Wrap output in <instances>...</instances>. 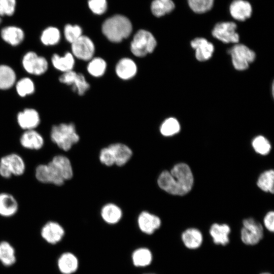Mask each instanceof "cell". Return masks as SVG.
Listing matches in <instances>:
<instances>
[{"instance_id": "6da1fadb", "label": "cell", "mask_w": 274, "mask_h": 274, "mask_svg": "<svg viewBox=\"0 0 274 274\" xmlns=\"http://www.w3.org/2000/svg\"><path fill=\"white\" fill-rule=\"evenodd\" d=\"M193 176L189 166L184 163L176 164L170 171L164 170L157 179L158 186L167 193L184 195L192 189Z\"/></svg>"}, {"instance_id": "7a4b0ae2", "label": "cell", "mask_w": 274, "mask_h": 274, "mask_svg": "<svg viewBox=\"0 0 274 274\" xmlns=\"http://www.w3.org/2000/svg\"><path fill=\"white\" fill-rule=\"evenodd\" d=\"M132 25L126 17L116 15L106 19L102 25L104 35L110 41L115 43L121 42L131 33Z\"/></svg>"}, {"instance_id": "3957f363", "label": "cell", "mask_w": 274, "mask_h": 274, "mask_svg": "<svg viewBox=\"0 0 274 274\" xmlns=\"http://www.w3.org/2000/svg\"><path fill=\"white\" fill-rule=\"evenodd\" d=\"M50 139L59 149L67 151L79 142V136L73 123H61L52 126Z\"/></svg>"}, {"instance_id": "277c9868", "label": "cell", "mask_w": 274, "mask_h": 274, "mask_svg": "<svg viewBox=\"0 0 274 274\" xmlns=\"http://www.w3.org/2000/svg\"><path fill=\"white\" fill-rule=\"evenodd\" d=\"M25 169V161L18 154L10 153L0 159V176L3 178L10 179L13 176H22Z\"/></svg>"}, {"instance_id": "5b68a950", "label": "cell", "mask_w": 274, "mask_h": 274, "mask_svg": "<svg viewBox=\"0 0 274 274\" xmlns=\"http://www.w3.org/2000/svg\"><path fill=\"white\" fill-rule=\"evenodd\" d=\"M156 44V41L151 32L141 29L135 34L131 43L130 49L135 56L143 57L152 52Z\"/></svg>"}, {"instance_id": "8992f818", "label": "cell", "mask_w": 274, "mask_h": 274, "mask_svg": "<svg viewBox=\"0 0 274 274\" xmlns=\"http://www.w3.org/2000/svg\"><path fill=\"white\" fill-rule=\"evenodd\" d=\"M232 64L238 71H244L249 67L256 57L255 53L244 44H236L228 50Z\"/></svg>"}, {"instance_id": "52a82bcc", "label": "cell", "mask_w": 274, "mask_h": 274, "mask_svg": "<svg viewBox=\"0 0 274 274\" xmlns=\"http://www.w3.org/2000/svg\"><path fill=\"white\" fill-rule=\"evenodd\" d=\"M263 228L262 225L252 218L243 220L241 231L242 242L249 246L258 244L263 237Z\"/></svg>"}, {"instance_id": "ba28073f", "label": "cell", "mask_w": 274, "mask_h": 274, "mask_svg": "<svg viewBox=\"0 0 274 274\" xmlns=\"http://www.w3.org/2000/svg\"><path fill=\"white\" fill-rule=\"evenodd\" d=\"M35 177L40 183L60 186L65 181L55 167L49 162L39 164L35 169Z\"/></svg>"}, {"instance_id": "9c48e42d", "label": "cell", "mask_w": 274, "mask_h": 274, "mask_svg": "<svg viewBox=\"0 0 274 274\" xmlns=\"http://www.w3.org/2000/svg\"><path fill=\"white\" fill-rule=\"evenodd\" d=\"M236 24L233 22L217 23L212 32L213 36L224 43H237L239 37L236 31Z\"/></svg>"}, {"instance_id": "30bf717a", "label": "cell", "mask_w": 274, "mask_h": 274, "mask_svg": "<svg viewBox=\"0 0 274 274\" xmlns=\"http://www.w3.org/2000/svg\"><path fill=\"white\" fill-rule=\"evenodd\" d=\"M22 64L27 72L35 75L43 74L48 67L47 60L32 51L27 52L23 56Z\"/></svg>"}, {"instance_id": "8fae6325", "label": "cell", "mask_w": 274, "mask_h": 274, "mask_svg": "<svg viewBox=\"0 0 274 274\" xmlns=\"http://www.w3.org/2000/svg\"><path fill=\"white\" fill-rule=\"evenodd\" d=\"M60 82L72 85V89L80 95H83L89 88V84L86 81L84 76L73 71L64 73L59 78Z\"/></svg>"}, {"instance_id": "7c38bea8", "label": "cell", "mask_w": 274, "mask_h": 274, "mask_svg": "<svg viewBox=\"0 0 274 274\" xmlns=\"http://www.w3.org/2000/svg\"><path fill=\"white\" fill-rule=\"evenodd\" d=\"M73 54L78 58L84 60L90 59L94 53V46L92 41L87 37L81 36L72 43Z\"/></svg>"}, {"instance_id": "4fadbf2b", "label": "cell", "mask_w": 274, "mask_h": 274, "mask_svg": "<svg viewBox=\"0 0 274 274\" xmlns=\"http://www.w3.org/2000/svg\"><path fill=\"white\" fill-rule=\"evenodd\" d=\"M65 232L63 227L58 222L50 221L42 227L41 234L42 238L50 244H56L62 239Z\"/></svg>"}, {"instance_id": "5bb4252c", "label": "cell", "mask_w": 274, "mask_h": 274, "mask_svg": "<svg viewBox=\"0 0 274 274\" xmlns=\"http://www.w3.org/2000/svg\"><path fill=\"white\" fill-rule=\"evenodd\" d=\"M19 142L23 148L30 150H39L44 145L43 136L35 129L25 130L21 134Z\"/></svg>"}, {"instance_id": "9a60e30c", "label": "cell", "mask_w": 274, "mask_h": 274, "mask_svg": "<svg viewBox=\"0 0 274 274\" xmlns=\"http://www.w3.org/2000/svg\"><path fill=\"white\" fill-rule=\"evenodd\" d=\"M191 46L195 50V57L199 61L209 59L214 51L213 44L203 38H196L191 42Z\"/></svg>"}, {"instance_id": "2e32d148", "label": "cell", "mask_w": 274, "mask_h": 274, "mask_svg": "<svg viewBox=\"0 0 274 274\" xmlns=\"http://www.w3.org/2000/svg\"><path fill=\"white\" fill-rule=\"evenodd\" d=\"M140 229L144 233L151 234L161 226V220L157 216L148 212L143 211L140 213L138 219Z\"/></svg>"}, {"instance_id": "e0dca14e", "label": "cell", "mask_w": 274, "mask_h": 274, "mask_svg": "<svg viewBox=\"0 0 274 274\" xmlns=\"http://www.w3.org/2000/svg\"><path fill=\"white\" fill-rule=\"evenodd\" d=\"M17 120L19 126L25 130L35 129L40 123L39 114L33 109H26L19 112Z\"/></svg>"}, {"instance_id": "ac0fdd59", "label": "cell", "mask_w": 274, "mask_h": 274, "mask_svg": "<svg viewBox=\"0 0 274 274\" xmlns=\"http://www.w3.org/2000/svg\"><path fill=\"white\" fill-rule=\"evenodd\" d=\"M19 209V204L16 198L7 192L0 193V216L11 217L14 216Z\"/></svg>"}, {"instance_id": "d6986e66", "label": "cell", "mask_w": 274, "mask_h": 274, "mask_svg": "<svg viewBox=\"0 0 274 274\" xmlns=\"http://www.w3.org/2000/svg\"><path fill=\"white\" fill-rule=\"evenodd\" d=\"M229 11L234 19L243 21L251 17L252 8L251 4L246 1L234 0L230 5Z\"/></svg>"}, {"instance_id": "ffe728a7", "label": "cell", "mask_w": 274, "mask_h": 274, "mask_svg": "<svg viewBox=\"0 0 274 274\" xmlns=\"http://www.w3.org/2000/svg\"><path fill=\"white\" fill-rule=\"evenodd\" d=\"M230 231L227 224L214 223L211 226L209 233L214 244L226 246L229 243Z\"/></svg>"}, {"instance_id": "44dd1931", "label": "cell", "mask_w": 274, "mask_h": 274, "mask_svg": "<svg viewBox=\"0 0 274 274\" xmlns=\"http://www.w3.org/2000/svg\"><path fill=\"white\" fill-rule=\"evenodd\" d=\"M108 147L111 151L115 164L119 166L125 164L132 156L131 150L125 144L115 143Z\"/></svg>"}, {"instance_id": "7402d4cb", "label": "cell", "mask_w": 274, "mask_h": 274, "mask_svg": "<svg viewBox=\"0 0 274 274\" xmlns=\"http://www.w3.org/2000/svg\"><path fill=\"white\" fill-rule=\"evenodd\" d=\"M181 239L184 245L187 248L195 250L201 246L203 242V235L198 229L189 228L182 233Z\"/></svg>"}, {"instance_id": "603a6c76", "label": "cell", "mask_w": 274, "mask_h": 274, "mask_svg": "<svg viewBox=\"0 0 274 274\" xmlns=\"http://www.w3.org/2000/svg\"><path fill=\"white\" fill-rule=\"evenodd\" d=\"M50 163L58 170L65 181L71 179L73 176V170L70 159L63 155L54 156Z\"/></svg>"}, {"instance_id": "cb8c5ba5", "label": "cell", "mask_w": 274, "mask_h": 274, "mask_svg": "<svg viewBox=\"0 0 274 274\" xmlns=\"http://www.w3.org/2000/svg\"><path fill=\"white\" fill-rule=\"evenodd\" d=\"M79 265L77 257L71 252L62 253L57 261V266L62 274H72L78 269Z\"/></svg>"}, {"instance_id": "d4e9b609", "label": "cell", "mask_w": 274, "mask_h": 274, "mask_svg": "<svg viewBox=\"0 0 274 274\" xmlns=\"http://www.w3.org/2000/svg\"><path fill=\"white\" fill-rule=\"evenodd\" d=\"M1 37L6 42L12 46H17L23 41L24 33L21 28L9 26L2 29Z\"/></svg>"}, {"instance_id": "484cf974", "label": "cell", "mask_w": 274, "mask_h": 274, "mask_svg": "<svg viewBox=\"0 0 274 274\" xmlns=\"http://www.w3.org/2000/svg\"><path fill=\"white\" fill-rule=\"evenodd\" d=\"M122 212L121 209L113 203L105 205L101 210V216L102 219L109 224H115L121 219Z\"/></svg>"}, {"instance_id": "4316f807", "label": "cell", "mask_w": 274, "mask_h": 274, "mask_svg": "<svg viewBox=\"0 0 274 274\" xmlns=\"http://www.w3.org/2000/svg\"><path fill=\"white\" fill-rule=\"evenodd\" d=\"M117 75L122 79H128L133 77L136 73L135 63L129 58H123L117 63L116 67Z\"/></svg>"}, {"instance_id": "83f0119b", "label": "cell", "mask_w": 274, "mask_h": 274, "mask_svg": "<svg viewBox=\"0 0 274 274\" xmlns=\"http://www.w3.org/2000/svg\"><path fill=\"white\" fill-rule=\"evenodd\" d=\"M51 61L55 68L64 73L72 71L75 63L74 57L69 52L66 53L64 56L54 54L51 58Z\"/></svg>"}, {"instance_id": "f1b7e54d", "label": "cell", "mask_w": 274, "mask_h": 274, "mask_svg": "<svg viewBox=\"0 0 274 274\" xmlns=\"http://www.w3.org/2000/svg\"><path fill=\"white\" fill-rule=\"evenodd\" d=\"M15 249L6 241L0 243V261L6 266H10L16 262Z\"/></svg>"}, {"instance_id": "f546056e", "label": "cell", "mask_w": 274, "mask_h": 274, "mask_svg": "<svg viewBox=\"0 0 274 274\" xmlns=\"http://www.w3.org/2000/svg\"><path fill=\"white\" fill-rule=\"evenodd\" d=\"M153 259L150 250L146 248L135 250L132 253V260L135 266L145 267L151 264Z\"/></svg>"}, {"instance_id": "4dcf8cb0", "label": "cell", "mask_w": 274, "mask_h": 274, "mask_svg": "<svg viewBox=\"0 0 274 274\" xmlns=\"http://www.w3.org/2000/svg\"><path fill=\"white\" fill-rule=\"evenodd\" d=\"M16 74L14 70L6 65H0V89H8L15 83Z\"/></svg>"}, {"instance_id": "1f68e13d", "label": "cell", "mask_w": 274, "mask_h": 274, "mask_svg": "<svg viewBox=\"0 0 274 274\" xmlns=\"http://www.w3.org/2000/svg\"><path fill=\"white\" fill-rule=\"evenodd\" d=\"M175 7V4L172 0L166 1L154 0L151 5V10L154 15L159 17L169 13L173 11Z\"/></svg>"}, {"instance_id": "d6a6232c", "label": "cell", "mask_w": 274, "mask_h": 274, "mask_svg": "<svg viewBox=\"0 0 274 274\" xmlns=\"http://www.w3.org/2000/svg\"><path fill=\"white\" fill-rule=\"evenodd\" d=\"M257 186L265 192L273 194L274 192V172L272 169L265 171L259 176Z\"/></svg>"}, {"instance_id": "836d02e7", "label": "cell", "mask_w": 274, "mask_h": 274, "mask_svg": "<svg viewBox=\"0 0 274 274\" xmlns=\"http://www.w3.org/2000/svg\"><path fill=\"white\" fill-rule=\"evenodd\" d=\"M60 39V31L55 27H49L42 32L41 40L46 46L54 45L57 44Z\"/></svg>"}, {"instance_id": "e575fe53", "label": "cell", "mask_w": 274, "mask_h": 274, "mask_svg": "<svg viewBox=\"0 0 274 274\" xmlns=\"http://www.w3.org/2000/svg\"><path fill=\"white\" fill-rule=\"evenodd\" d=\"M180 130V125L178 121L175 118L170 117L166 119L162 123L160 131L161 133L165 136L173 135Z\"/></svg>"}, {"instance_id": "d590c367", "label": "cell", "mask_w": 274, "mask_h": 274, "mask_svg": "<svg viewBox=\"0 0 274 274\" xmlns=\"http://www.w3.org/2000/svg\"><path fill=\"white\" fill-rule=\"evenodd\" d=\"M16 89L18 94L21 97L33 93L35 85L33 81L28 78H23L16 83Z\"/></svg>"}, {"instance_id": "8d00e7d4", "label": "cell", "mask_w": 274, "mask_h": 274, "mask_svg": "<svg viewBox=\"0 0 274 274\" xmlns=\"http://www.w3.org/2000/svg\"><path fill=\"white\" fill-rule=\"evenodd\" d=\"M214 0H187L189 6L196 13L201 14L210 11Z\"/></svg>"}, {"instance_id": "74e56055", "label": "cell", "mask_w": 274, "mask_h": 274, "mask_svg": "<svg viewBox=\"0 0 274 274\" xmlns=\"http://www.w3.org/2000/svg\"><path fill=\"white\" fill-rule=\"evenodd\" d=\"M252 146L255 151L263 155L267 154L270 151L271 145L269 141L263 136L259 135L252 141Z\"/></svg>"}, {"instance_id": "f35d334b", "label": "cell", "mask_w": 274, "mask_h": 274, "mask_svg": "<svg viewBox=\"0 0 274 274\" xmlns=\"http://www.w3.org/2000/svg\"><path fill=\"white\" fill-rule=\"evenodd\" d=\"M106 68V63L104 59L100 58L93 59L88 65V71L94 77L102 76Z\"/></svg>"}, {"instance_id": "ab89813d", "label": "cell", "mask_w": 274, "mask_h": 274, "mask_svg": "<svg viewBox=\"0 0 274 274\" xmlns=\"http://www.w3.org/2000/svg\"><path fill=\"white\" fill-rule=\"evenodd\" d=\"M82 32L81 28L77 25L67 24L64 27V33L65 38L71 44L82 36Z\"/></svg>"}, {"instance_id": "60d3db41", "label": "cell", "mask_w": 274, "mask_h": 274, "mask_svg": "<svg viewBox=\"0 0 274 274\" xmlns=\"http://www.w3.org/2000/svg\"><path fill=\"white\" fill-rule=\"evenodd\" d=\"M88 3L90 9L95 14L101 15L107 9V0H89Z\"/></svg>"}, {"instance_id": "b9f144b4", "label": "cell", "mask_w": 274, "mask_h": 274, "mask_svg": "<svg viewBox=\"0 0 274 274\" xmlns=\"http://www.w3.org/2000/svg\"><path fill=\"white\" fill-rule=\"evenodd\" d=\"M16 0H0V16L12 15L15 10Z\"/></svg>"}, {"instance_id": "7bdbcfd3", "label": "cell", "mask_w": 274, "mask_h": 274, "mask_svg": "<svg viewBox=\"0 0 274 274\" xmlns=\"http://www.w3.org/2000/svg\"><path fill=\"white\" fill-rule=\"evenodd\" d=\"M100 162L108 166L115 164L111 151L108 147L102 148L99 154Z\"/></svg>"}, {"instance_id": "ee69618b", "label": "cell", "mask_w": 274, "mask_h": 274, "mask_svg": "<svg viewBox=\"0 0 274 274\" xmlns=\"http://www.w3.org/2000/svg\"><path fill=\"white\" fill-rule=\"evenodd\" d=\"M274 212H268L264 218L263 223L265 228L270 232L274 230Z\"/></svg>"}, {"instance_id": "f6af8a7d", "label": "cell", "mask_w": 274, "mask_h": 274, "mask_svg": "<svg viewBox=\"0 0 274 274\" xmlns=\"http://www.w3.org/2000/svg\"><path fill=\"white\" fill-rule=\"evenodd\" d=\"M260 274H271V273L267 272H264L261 273Z\"/></svg>"}, {"instance_id": "bcb514c9", "label": "cell", "mask_w": 274, "mask_h": 274, "mask_svg": "<svg viewBox=\"0 0 274 274\" xmlns=\"http://www.w3.org/2000/svg\"><path fill=\"white\" fill-rule=\"evenodd\" d=\"M1 17V16H0V23H1V21H2Z\"/></svg>"}, {"instance_id": "7dc6e473", "label": "cell", "mask_w": 274, "mask_h": 274, "mask_svg": "<svg viewBox=\"0 0 274 274\" xmlns=\"http://www.w3.org/2000/svg\"><path fill=\"white\" fill-rule=\"evenodd\" d=\"M160 1H168V0H160Z\"/></svg>"}]
</instances>
